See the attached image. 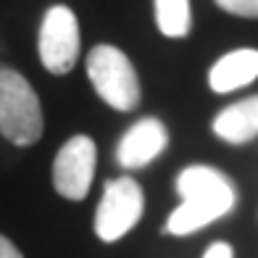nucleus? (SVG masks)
<instances>
[{
  "label": "nucleus",
  "instance_id": "nucleus-3",
  "mask_svg": "<svg viewBox=\"0 0 258 258\" xmlns=\"http://www.w3.org/2000/svg\"><path fill=\"white\" fill-rule=\"evenodd\" d=\"M87 77L100 100L116 111H135L140 105V79L132 61L113 45H95L87 55Z\"/></svg>",
  "mask_w": 258,
  "mask_h": 258
},
{
  "label": "nucleus",
  "instance_id": "nucleus-9",
  "mask_svg": "<svg viewBox=\"0 0 258 258\" xmlns=\"http://www.w3.org/2000/svg\"><path fill=\"white\" fill-rule=\"evenodd\" d=\"M214 135L229 145H245L258 137V95L237 100L216 113Z\"/></svg>",
  "mask_w": 258,
  "mask_h": 258
},
{
  "label": "nucleus",
  "instance_id": "nucleus-2",
  "mask_svg": "<svg viewBox=\"0 0 258 258\" xmlns=\"http://www.w3.org/2000/svg\"><path fill=\"white\" fill-rule=\"evenodd\" d=\"M42 105L29 79L0 66V135L14 145H34L42 137Z\"/></svg>",
  "mask_w": 258,
  "mask_h": 258
},
{
  "label": "nucleus",
  "instance_id": "nucleus-13",
  "mask_svg": "<svg viewBox=\"0 0 258 258\" xmlns=\"http://www.w3.org/2000/svg\"><path fill=\"white\" fill-rule=\"evenodd\" d=\"M0 258H24V255H21V250H19L8 237H3V234H0Z\"/></svg>",
  "mask_w": 258,
  "mask_h": 258
},
{
  "label": "nucleus",
  "instance_id": "nucleus-12",
  "mask_svg": "<svg viewBox=\"0 0 258 258\" xmlns=\"http://www.w3.org/2000/svg\"><path fill=\"white\" fill-rule=\"evenodd\" d=\"M203 258H234V250L229 242H214V245H208Z\"/></svg>",
  "mask_w": 258,
  "mask_h": 258
},
{
  "label": "nucleus",
  "instance_id": "nucleus-7",
  "mask_svg": "<svg viewBox=\"0 0 258 258\" xmlns=\"http://www.w3.org/2000/svg\"><path fill=\"white\" fill-rule=\"evenodd\" d=\"M169 145V129L158 119H140L124 132L116 148V161L124 169H143Z\"/></svg>",
  "mask_w": 258,
  "mask_h": 258
},
{
  "label": "nucleus",
  "instance_id": "nucleus-6",
  "mask_svg": "<svg viewBox=\"0 0 258 258\" xmlns=\"http://www.w3.org/2000/svg\"><path fill=\"white\" fill-rule=\"evenodd\" d=\"M95 163L98 148L92 143V137L77 135L66 140L53 161V187L58 190V195L69 198V201H82L90 192L92 177H95Z\"/></svg>",
  "mask_w": 258,
  "mask_h": 258
},
{
  "label": "nucleus",
  "instance_id": "nucleus-8",
  "mask_svg": "<svg viewBox=\"0 0 258 258\" xmlns=\"http://www.w3.org/2000/svg\"><path fill=\"white\" fill-rule=\"evenodd\" d=\"M253 79H258V50L253 48H240L221 55L208 72V85L219 95L240 90Z\"/></svg>",
  "mask_w": 258,
  "mask_h": 258
},
{
  "label": "nucleus",
  "instance_id": "nucleus-11",
  "mask_svg": "<svg viewBox=\"0 0 258 258\" xmlns=\"http://www.w3.org/2000/svg\"><path fill=\"white\" fill-rule=\"evenodd\" d=\"M221 11L242 19H258V0H216Z\"/></svg>",
  "mask_w": 258,
  "mask_h": 258
},
{
  "label": "nucleus",
  "instance_id": "nucleus-10",
  "mask_svg": "<svg viewBox=\"0 0 258 258\" xmlns=\"http://www.w3.org/2000/svg\"><path fill=\"white\" fill-rule=\"evenodd\" d=\"M156 24L163 37H187L192 29L190 0H156Z\"/></svg>",
  "mask_w": 258,
  "mask_h": 258
},
{
  "label": "nucleus",
  "instance_id": "nucleus-4",
  "mask_svg": "<svg viewBox=\"0 0 258 258\" xmlns=\"http://www.w3.org/2000/svg\"><path fill=\"white\" fill-rule=\"evenodd\" d=\"M145 208V195L132 177L111 179L95 211V234L103 242H116L132 229Z\"/></svg>",
  "mask_w": 258,
  "mask_h": 258
},
{
  "label": "nucleus",
  "instance_id": "nucleus-5",
  "mask_svg": "<svg viewBox=\"0 0 258 258\" xmlns=\"http://www.w3.org/2000/svg\"><path fill=\"white\" fill-rule=\"evenodd\" d=\"M37 50L42 66L55 77H63L74 69L79 58V24L69 6H53L45 11Z\"/></svg>",
  "mask_w": 258,
  "mask_h": 258
},
{
  "label": "nucleus",
  "instance_id": "nucleus-1",
  "mask_svg": "<svg viewBox=\"0 0 258 258\" xmlns=\"http://www.w3.org/2000/svg\"><path fill=\"white\" fill-rule=\"evenodd\" d=\"M177 192L182 198V206L171 211L166 232L179 234V237L192 234L208 227L211 221L227 216L234 208V201H237V192H234L227 174L203 166V163H195V166H187L179 171Z\"/></svg>",
  "mask_w": 258,
  "mask_h": 258
}]
</instances>
